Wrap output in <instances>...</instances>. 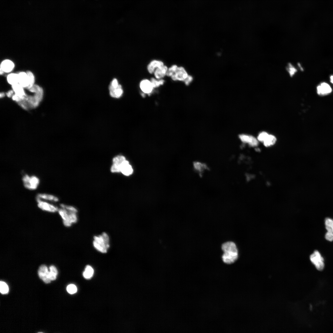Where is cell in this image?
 I'll return each instance as SVG.
<instances>
[{
  "label": "cell",
  "mask_w": 333,
  "mask_h": 333,
  "mask_svg": "<svg viewBox=\"0 0 333 333\" xmlns=\"http://www.w3.org/2000/svg\"><path fill=\"white\" fill-rule=\"evenodd\" d=\"M332 91L331 86L327 83L322 82L317 87V93L321 96H324L331 93Z\"/></svg>",
  "instance_id": "13"
},
{
  "label": "cell",
  "mask_w": 333,
  "mask_h": 333,
  "mask_svg": "<svg viewBox=\"0 0 333 333\" xmlns=\"http://www.w3.org/2000/svg\"><path fill=\"white\" fill-rule=\"evenodd\" d=\"M125 160V157L122 155H118L114 157L113 160V164L111 168V171L113 173L121 172L122 165Z\"/></svg>",
  "instance_id": "9"
},
{
  "label": "cell",
  "mask_w": 333,
  "mask_h": 333,
  "mask_svg": "<svg viewBox=\"0 0 333 333\" xmlns=\"http://www.w3.org/2000/svg\"><path fill=\"white\" fill-rule=\"evenodd\" d=\"M241 141L245 143H247L252 147L257 146L258 144V140L253 136L245 134L239 136Z\"/></svg>",
  "instance_id": "12"
},
{
  "label": "cell",
  "mask_w": 333,
  "mask_h": 333,
  "mask_svg": "<svg viewBox=\"0 0 333 333\" xmlns=\"http://www.w3.org/2000/svg\"><path fill=\"white\" fill-rule=\"evenodd\" d=\"M310 258L318 270L321 271L323 269L324 267V258L319 251L314 250L310 255Z\"/></svg>",
  "instance_id": "7"
},
{
  "label": "cell",
  "mask_w": 333,
  "mask_h": 333,
  "mask_svg": "<svg viewBox=\"0 0 333 333\" xmlns=\"http://www.w3.org/2000/svg\"><path fill=\"white\" fill-rule=\"evenodd\" d=\"M269 134L265 132H262L259 134L257 139L258 141L263 142Z\"/></svg>",
  "instance_id": "31"
},
{
  "label": "cell",
  "mask_w": 333,
  "mask_h": 333,
  "mask_svg": "<svg viewBox=\"0 0 333 333\" xmlns=\"http://www.w3.org/2000/svg\"><path fill=\"white\" fill-rule=\"evenodd\" d=\"M330 80L331 82L333 84V75L330 76Z\"/></svg>",
  "instance_id": "35"
},
{
  "label": "cell",
  "mask_w": 333,
  "mask_h": 333,
  "mask_svg": "<svg viewBox=\"0 0 333 333\" xmlns=\"http://www.w3.org/2000/svg\"><path fill=\"white\" fill-rule=\"evenodd\" d=\"M18 83L24 88H27L29 84V79L26 72H20L18 73Z\"/></svg>",
  "instance_id": "15"
},
{
  "label": "cell",
  "mask_w": 333,
  "mask_h": 333,
  "mask_svg": "<svg viewBox=\"0 0 333 333\" xmlns=\"http://www.w3.org/2000/svg\"><path fill=\"white\" fill-rule=\"evenodd\" d=\"M139 87L142 92L145 94H151L154 89L150 80L146 79L141 80L139 83Z\"/></svg>",
  "instance_id": "11"
},
{
  "label": "cell",
  "mask_w": 333,
  "mask_h": 333,
  "mask_svg": "<svg viewBox=\"0 0 333 333\" xmlns=\"http://www.w3.org/2000/svg\"><path fill=\"white\" fill-rule=\"evenodd\" d=\"M9 291V288L7 284L4 282H0V292L2 294H6Z\"/></svg>",
  "instance_id": "28"
},
{
  "label": "cell",
  "mask_w": 333,
  "mask_h": 333,
  "mask_svg": "<svg viewBox=\"0 0 333 333\" xmlns=\"http://www.w3.org/2000/svg\"><path fill=\"white\" fill-rule=\"evenodd\" d=\"M50 277L51 280L56 279L58 274V271L56 267L54 265H51L49 267Z\"/></svg>",
  "instance_id": "26"
},
{
  "label": "cell",
  "mask_w": 333,
  "mask_h": 333,
  "mask_svg": "<svg viewBox=\"0 0 333 333\" xmlns=\"http://www.w3.org/2000/svg\"><path fill=\"white\" fill-rule=\"evenodd\" d=\"M325 238L327 240L332 241H333V233L327 232L325 235Z\"/></svg>",
  "instance_id": "32"
},
{
  "label": "cell",
  "mask_w": 333,
  "mask_h": 333,
  "mask_svg": "<svg viewBox=\"0 0 333 333\" xmlns=\"http://www.w3.org/2000/svg\"><path fill=\"white\" fill-rule=\"evenodd\" d=\"M150 80L154 88H158L160 86L163 85L165 82V80L163 79H156L155 77H152Z\"/></svg>",
  "instance_id": "24"
},
{
  "label": "cell",
  "mask_w": 333,
  "mask_h": 333,
  "mask_svg": "<svg viewBox=\"0 0 333 333\" xmlns=\"http://www.w3.org/2000/svg\"><path fill=\"white\" fill-rule=\"evenodd\" d=\"M66 289L67 292L71 294H74L77 291L76 286L73 284H70L68 285Z\"/></svg>",
  "instance_id": "30"
},
{
  "label": "cell",
  "mask_w": 333,
  "mask_h": 333,
  "mask_svg": "<svg viewBox=\"0 0 333 333\" xmlns=\"http://www.w3.org/2000/svg\"><path fill=\"white\" fill-rule=\"evenodd\" d=\"M168 69V67L165 65L157 68L153 73L154 77L158 79H163L166 76Z\"/></svg>",
  "instance_id": "16"
},
{
  "label": "cell",
  "mask_w": 333,
  "mask_h": 333,
  "mask_svg": "<svg viewBox=\"0 0 333 333\" xmlns=\"http://www.w3.org/2000/svg\"><path fill=\"white\" fill-rule=\"evenodd\" d=\"M58 211L59 214L63 220V223L65 226L70 227L72 224L77 222V220L76 215L77 211L71 210L65 208H61L59 209Z\"/></svg>",
  "instance_id": "3"
},
{
  "label": "cell",
  "mask_w": 333,
  "mask_h": 333,
  "mask_svg": "<svg viewBox=\"0 0 333 333\" xmlns=\"http://www.w3.org/2000/svg\"><path fill=\"white\" fill-rule=\"evenodd\" d=\"M178 67V66L177 65L173 64L170 67L168 68L166 74V76L168 77H171L175 73Z\"/></svg>",
  "instance_id": "29"
},
{
  "label": "cell",
  "mask_w": 333,
  "mask_h": 333,
  "mask_svg": "<svg viewBox=\"0 0 333 333\" xmlns=\"http://www.w3.org/2000/svg\"><path fill=\"white\" fill-rule=\"evenodd\" d=\"M325 228L327 232L333 233V220L330 218H326L325 220Z\"/></svg>",
  "instance_id": "25"
},
{
  "label": "cell",
  "mask_w": 333,
  "mask_h": 333,
  "mask_svg": "<svg viewBox=\"0 0 333 333\" xmlns=\"http://www.w3.org/2000/svg\"><path fill=\"white\" fill-rule=\"evenodd\" d=\"M14 67V63L9 60H3L1 63L0 68L6 72H9L11 71Z\"/></svg>",
  "instance_id": "17"
},
{
  "label": "cell",
  "mask_w": 333,
  "mask_h": 333,
  "mask_svg": "<svg viewBox=\"0 0 333 333\" xmlns=\"http://www.w3.org/2000/svg\"><path fill=\"white\" fill-rule=\"evenodd\" d=\"M22 181L25 187L30 190L36 189L39 183V179L38 177L27 174L23 175Z\"/></svg>",
  "instance_id": "5"
},
{
  "label": "cell",
  "mask_w": 333,
  "mask_h": 333,
  "mask_svg": "<svg viewBox=\"0 0 333 333\" xmlns=\"http://www.w3.org/2000/svg\"><path fill=\"white\" fill-rule=\"evenodd\" d=\"M12 86V89L14 93L23 98H25L27 95L24 89V88L18 83Z\"/></svg>",
  "instance_id": "20"
},
{
  "label": "cell",
  "mask_w": 333,
  "mask_h": 333,
  "mask_svg": "<svg viewBox=\"0 0 333 333\" xmlns=\"http://www.w3.org/2000/svg\"><path fill=\"white\" fill-rule=\"evenodd\" d=\"M4 72L3 71V70L1 68H0V75H3V74L4 73Z\"/></svg>",
  "instance_id": "36"
},
{
  "label": "cell",
  "mask_w": 333,
  "mask_h": 333,
  "mask_svg": "<svg viewBox=\"0 0 333 333\" xmlns=\"http://www.w3.org/2000/svg\"><path fill=\"white\" fill-rule=\"evenodd\" d=\"M93 245L98 251L103 253H107L110 247L108 235L106 232H103L101 235L94 236Z\"/></svg>",
  "instance_id": "2"
},
{
  "label": "cell",
  "mask_w": 333,
  "mask_h": 333,
  "mask_svg": "<svg viewBox=\"0 0 333 333\" xmlns=\"http://www.w3.org/2000/svg\"><path fill=\"white\" fill-rule=\"evenodd\" d=\"M36 199L44 200L56 202L59 201V198L56 196L50 194L39 193L36 197Z\"/></svg>",
  "instance_id": "18"
},
{
  "label": "cell",
  "mask_w": 333,
  "mask_h": 333,
  "mask_svg": "<svg viewBox=\"0 0 333 333\" xmlns=\"http://www.w3.org/2000/svg\"><path fill=\"white\" fill-rule=\"evenodd\" d=\"M5 96V93L3 92H2L0 94V97L1 98H3Z\"/></svg>",
  "instance_id": "34"
},
{
  "label": "cell",
  "mask_w": 333,
  "mask_h": 333,
  "mask_svg": "<svg viewBox=\"0 0 333 333\" xmlns=\"http://www.w3.org/2000/svg\"><path fill=\"white\" fill-rule=\"evenodd\" d=\"M223 252L221 257L225 264H231L236 261L239 257V252L234 242L228 241L222 244L221 246Z\"/></svg>",
  "instance_id": "1"
},
{
  "label": "cell",
  "mask_w": 333,
  "mask_h": 333,
  "mask_svg": "<svg viewBox=\"0 0 333 333\" xmlns=\"http://www.w3.org/2000/svg\"><path fill=\"white\" fill-rule=\"evenodd\" d=\"M14 91L12 89L8 91L6 93V95L8 97H12L13 95H14Z\"/></svg>",
  "instance_id": "33"
},
{
  "label": "cell",
  "mask_w": 333,
  "mask_h": 333,
  "mask_svg": "<svg viewBox=\"0 0 333 333\" xmlns=\"http://www.w3.org/2000/svg\"><path fill=\"white\" fill-rule=\"evenodd\" d=\"M109 93L112 97L116 98H120L123 93L121 85L119 84L116 79H114L111 81L109 86Z\"/></svg>",
  "instance_id": "6"
},
{
  "label": "cell",
  "mask_w": 333,
  "mask_h": 333,
  "mask_svg": "<svg viewBox=\"0 0 333 333\" xmlns=\"http://www.w3.org/2000/svg\"><path fill=\"white\" fill-rule=\"evenodd\" d=\"M38 207L41 210L51 212H55L58 211V208L44 200L36 199Z\"/></svg>",
  "instance_id": "8"
},
{
  "label": "cell",
  "mask_w": 333,
  "mask_h": 333,
  "mask_svg": "<svg viewBox=\"0 0 333 333\" xmlns=\"http://www.w3.org/2000/svg\"><path fill=\"white\" fill-rule=\"evenodd\" d=\"M276 141V138L275 136L271 134H269L263 143L265 146L268 147L273 145Z\"/></svg>",
  "instance_id": "22"
},
{
  "label": "cell",
  "mask_w": 333,
  "mask_h": 333,
  "mask_svg": "<svg viewBox=\"0 0 333 333\" xmlns=\"http://www.w3.org/2000/svg\"><path fill=\"white\" fill-rule=\"evenodd\" d=\"M171 78L174 81H183L187 85L189 84L193 80L192 77L189 75L185 68L182 66H178Z\"/></svg>",
  "instance_id": "4"
},
{
  "label": "cell",
  "mask_w": 333,
  "mask_h": 333,
  "mask_svg": "<svg viewBox=\"0 0 333 333\" xmlns=\"http://www.w3.org/2000/svg\"><path fill=\"white\" fill-rule=\"evenodd\" d=\"M121 172L124 175L129 176L133 172V169L129 162L125 160L123 163L121 170Z\"/></svg>",
  "instance_id": "19"
},
{
  "label": "cell",
  "mask_w": 333,
  "mask_h": 333,
  "mask_svg": "<svg viewBox=\"0 0 333 333\" xmlns=\"http://www.w3.org/2000/svg\"><path fill=\"white\" fill-rule=\"evenodd\" d=\"M7 80L8 82L11 85L18 83V74H10L7 76Z\"/></svg>",
  "instance_id": "21"
},
{
  "label": "cell",
  "mask_w": 333,
  "mask_h": 333,
  "mask_svg": "<svg viewBox=\"0 0 333 333\" xmlns=\"http://www.w3.org/2000/svg\"><path fill=\"white\" fill-rule=\"evenodd\" d=\"M38 274L40 278L45 283H49L51 281L50 279L49 271L46 265H40L38 270Z\"/></svg>",
  "instance_id": "10"
},
{
  "label": "cell",
  "mask_w": 333,
  "mask_h": 333,
  "mask_svg": "<svg viewBox=\"0 0 333 333\" xmlns=\"http://www.w3.org/2000/svg\"><path fill=\"white\" fill-rule=\"evenodd\" d=\"M93 273L94 270L92 267L89 265H87L85 268L83 275L85 278L88 279L92 277Z\"/></svg>",
  "instance_id": "23"
},
{
  "label": "cell",
  "mask_w": 333,
  "mask_h": 333,
  "mask_svg": "<svg viewBox=\"0 0 333 333\" xmlns=\"http://www.w3.org/2000/svg\"><path fill=\"white\" fill-rule=\"evenodd\" d=\"M26 72L28 75L29 79V84L27 88L28 90L35 84V78L34 74L31 71H27Z\"/></svg>",
  "instance_id": "27"
},
{
  "label": "cell",
  "mask_w": 333,
  "mask_h": 333,
  "mask_svg": "<svg viewBox=\"0 0 333 333\" xmlns=\"http://www.w3.org/2000/svg\"><path fill=\"white\" fill-rule=\"evenodd\" d=\"M164 65L163 62L161 60H153L148 64L147 67V69L149 73L152 74H153L156 69Z\"/></svg>",
  "instance_id": "14"
}]
</instances>
